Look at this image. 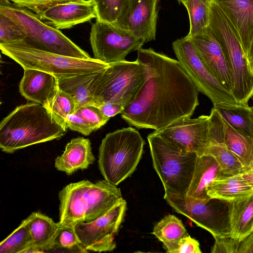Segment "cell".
Masks as SVG:
<instances>
[{"instance_id": "obj_1", "label": "cell", "mask_w": 253, "mask_h": 253, "mask_svg": "<svg viewBox=\"0 0 253 253\" xmlns=\"http://www.w3.org/2000/svg\"><path fill=\"white\" fill-rule=\"evenodd\" d=\"M136 60L144 68L145 82L122 118L136 128L156 130L191 117L199 104V91L178 61L142 47Z\"/></svg>"}, {"instance_id": "obj_2", "label": "cell", "mask_w": 253, "mask_h": 253, "mask_svg": "<svg viewBox=\"0 0 253 253\" xmlns=\"http://www.w3.org/2000/svg\"><path fill=\"white\" fill-rule=\"evenodd\" d=\"M67 129L43 105L31 102L17 106L0 124V148L13 153L26 147L58 139Z\"/></svg>"}, {"instance_id": "obj_3", "label": "cell", "mask_w": 253, "mask_h": 253, "mask_svg": "<svg viewBox=\"0 0 253 253\" xmlns=\"http://www.w3.org/2000/svg\"><path fill=\"white\" fill-rule=\"evenodd\" d=\"M120 189L106 180H84L70 183L59 192L61 226L73 227L105 213L122 199Z\"/></svg>"}, {"instance_id": "obj_4", "label": "cell", "mask_w": 253, "mask_h": 253, "mask_svg": "<svg viewBox=\"0 0 253 253\" xmlns=\"http://www.w3.org/2000/svg\"><path fill=\"white\" fill-rule=\"evenodd\" d=\"M209 28L220 44L230 71L232 94L241 105L248 106L253 96V71L235 29L213 1Z\"/></svg>"}, {"instance_id": "obj_5", "label": "cell", "mask_w": 253, "mask_h": 253, "mask_svg": "<svg viewBox=\"0 0 253 253\" xmlns=\"http://www.w3.org/2000/svg\"><path fill=\"white\" fill-rule=\"evenodd\" d=\"M0 48L2 53L13 59L24 69L43 71L57 79L101 71L109 65L94 58L80 59L42 50L23 40L0 43Z\"/></svg>"}, {"instance_id": "obj_6", "label": "cell", "mask_w": 253, "mask_h": 253, "mask_svg": "<svg viewBox=\"0 0 253 253\" xmlns=\"http://www.w3.org/2000/svg\"><path fill=\"white\" fill-rule=\"evenodd\" d=\"M145 142L132 127L106 135L99 148L98 166L104 180L117 186L135 170Z\"/></svg>"}, {"instance_id": "obj_7", "label": "cell", "mask_w": 253, "mask_h": 253, "mask_svg": "<svg viewBox=\"0 0 253 253\" xmlns=\"http://www.w3.org/2000/svg\"><path fill=\"white\" fill-rule=\"evenodd\" d=\"M147 138L154 168L165 193L186 196L197 155L178 149L153 132Z\"/></svg>"}, {"instance_id": "obj_8", "label": "cell", "mask_w": 253, "mask_h": 253, "mask_svg": "<svg viewBox=\"0 0 253 253\" xmlns=\"http://www.w3.org/2000/svg\"><path fill=\"white\" fill-rule=\"evenodd\" d=\"M0 14L19 25L26 34L23 41L36 48L74 58H92L59 30L45 24L29 10L9 4H0Z\"/></svg>"}, {"instance_id": "obj_9", "label": "cell", "mask_w": 253, "mask_h": 253, "mask_svg": "<svg viewBox=\"0 0 253 253\" xmlns=\"http://www.w3.org/2000/svg\"><path fill=\"white\" fill-rule=\"evenodd\" d=\"M145 82L144 68L137 60H126L109 64L98 82L94 95V105L106 102L129 104Z\"/></svg>"}, {"instance_id": "obj_10", "label": "cell", "mask_w": 253, "mask_h": 253, "mask_svg": "<svg viewBox=\"0 0 253 253\" xmlns=\"http://www.w3.org/2000/svg\"><path fill=\"white\" fill-rule=\"evenodd\" d=\"M164 199L177 212L216 237L230 234L229 202L214 198L199 200L165 193Z\"/></svg>"}, {"instance_id": "obj_11", "label": "cell", "mask_w": 253, "mask_h": 253, "mask_svg": "<svg viewBox=\"0 0 253 253\" xmlns=\"http://www.w3.org/2000/svg\"><path fill=\"white\" fill-rule=\"evenodd\" d=\"M172 46L182 68L198 91L206 95L213 106L223 103L241 105L207 69L190 39L185 37L177 39Z\"/></svg>"}, {"instance_id": "obj_12", "label": "cell", "mask_w": 253, "mask_h": 253, "mask_svg": "<svg viewBox=\"0 0 253 253\" xmlns=\"http://www.w3.org/2000/svg\"><path fill=\"white\" fill-rule=\"evenodd\" d=\"M90 42L94 58L107 64L125 60L145 43L114 23L97 20L91 25Z\"/></svg>"}, {"instance_id": "obj_13", "label": "cell", "mask_w": 253, "mask_h": 253, "mask_svg": "<svg viewBox=\"0 0 253 253\" xmlns=\"http://www.w3.org/2000/svg\"><path fill=\"white\" fill-rule=\"evenodd\" d=\"M126 209V203L122 199L93 220L73 226L79 241L88 252H111L116 248L115 236L124 220Z\"/></svg>"}, {"instance_id": "obj_14", "label": "cell", "mask_w": 253, "mask_h": 253, "mask_svg": "<svg viewBox=\"0 0 253 253\" xmlns=\"http://www.w3.org/2000/svg\"><path fill=\"white\" fill-rule=\"evenodd\" d=\"M210 116L202 115L184 118L153 132L182 151L201 156L210 143Z\"/></svg>"}, {"instance_id": "obj_15", "label": "cell", "mask_w": 253, "mask_h": 253, "mask_svg": "<svg viewBox=\"0 0 253 253\" xmlns=\"http://www.w3.org/2000/svg\"><path fill=\"white\" fill-rule=\"evenodd\" d=\"M159 0H128L114 23L145 42L156 39Z\"/></svg>"}, {"instance_id": "obj_16", "label": "cell", "mask_w": 253, "mask_h": 253, "mask_svg": "<svg viewBox=\"0 0 253 253\" xmlns=\"http://www.w3.org/2000/svg\"><path fill=\"white\" fill-rule=\"evenodd\" d=\"M210 143H222L248 169L253 163V139L230 126L213 107L209 115Z\"/></svg>"}, {"instance_id": "obj_17", "label": "cell", "mask_w": 253, "mask_h": 253, "mask_svg": "<svg viewBox=\"0 0 253 253\" xmlns=\"http://www.w3.org/2000/svg\"><path fill=\"white\" fill-rule=\"evenodd\" d=\"M187 38L192 42L207 69L232 93L233 83L226 59L209 27L204 32Z\"/></svg>"}, {"instance_id": "obj_18", "label": "cell", "mask_w": 253, "mask_h": 253, "mask_svg": "<svg viewBox=\"0 0 253 253\" xmlns=\"http://www.w3.org/2000/svg\"><path fill=\"white\" fill-rule=\"evenodd\" d=\"M45 24L58 30L67 29L96 18L91 0H78L54 5L39 16Z\"/></svg>"}, {"instance_id": "obj_19", "label": "cell", "mask_w": 253, "mask_h": 253, "mask_svg": "<svg viewBox=\"0 0 253 253\" xmlns=\"http://www.w3.org/2000/svg\"><path fill=\"white\" fill-rule=\"evenodd\" d=\"M19 88L26 99L47 109L53 101L59 86L57 79L53 75L38 70L25 69Z\"/></svg>"}, {"instance_id": "obj_20", "label": "cell", "mask_w": 253, "mask_h": 253, "mask_svg": "<svg viewBox=\"0 0 253 253\" xmlns=\"http://www.w3.org/2000/svg\"><path fill=\"white\" fill-rule=\"evenodd\" d=\"M238 33L247 56L253 37V0H212Z\"/></svg>"}, {"instance_id": "obj_21", "label": "cell", "mask_w": 253, "mask_h": 253, "mask_svg": "<svg viewBox=\"0 0 253 253\" xmlns=\"http://www.w3.org/2000/svg\"><path fill=\"white\" fill-rule=\"evenodd\" d=\"M95 160L89 139L80 137L66 144L62 154L55 159L54 166L58 170L71 175L86 169Z\"/></svg>"}, {"instance_id": "obj_22", "label": "cell", "mask_w": 253, "mask_h": 253, "mask_svg": "<svg viewBox=\"0 0 253 253\" xmlns=\"http://www.w3.org/2000/svg\"><path fill=\"white\" fill-rule=\"evenodd\" d=\"M105 70L57 79L59 89L70 94L73 98L76 111L85 106L94 105L95 92Z\"/></svg>"}, {"instance_id": "obj_23", "label": "cell", "mask_w": 253, "mask_h": 253, "mask_svg": "<svg viewBox=\"0 0 253 253\" xmlns=\"http://www.w3.org/2000/svg\"><path fill=\"white\" fill-rule=\"evenodd\" d=\"M221 175L219 166L212 156L197 155L193 175L186 196L199 200L210 199L207 194V188Z\"/></svg>"}, {"instance_id": "obj_24", "label": "cell", "mask_w": 253, "mask_h": 253, "mask_svg": "<svg viewBox=\"0 0 253 253\" xmlns=\"http://www.w3.org/2000/svg\"><path fill=\"white\" fill-rule=\"evenodd\" d=\"M30 233L33 246L29 253L51 250L53 242L60 226L51 218L39 212H32L25 219Z\"/></svg>"}, {"instance_id": "obj_25", "label": "cell", "mask_w": 253, "mask_h": 253, "mask_svg": "<svg viewBox=\"0 0 253 253\" xmlns=\"http://www.w3.org/2000/svg\"><path fill=\"white\" fill-rule=\"evenodd\" d=\"M230 236L241 240L251 232L253 225V193L229 202Z\"/></svg>"}, {"instance_id": "obj_26", "label": "cell", "mask_w": 253, "mask_h": 253, "mask_svg": "<svg viewBox=\"0 0 253 253\" xmlns=\"http://www.w3.org/2000/svg\"><path fill=\"white\" fill-rule=\"evenodd\" d=\"M207 192L211 198L232 202L253 193V188L239 174L218 176L208 185Z\"/></svg>"}, {"instance_id": "obj_27", "label": "cell", "mask_w": 253, "mask_h": 253, "mask_svg": "<svg viewBox=\"0 0 253 253\" xmlns=\"http://www.w3.org/2000/svg\"><path fill=\"white\" fill-rule=\"evenodd\" d=\"M152 233L169 253H175L181 240L189 235L181 220L170 214L155 225Z\"/></svg>"}, {"instance_id": "obj_28", "label": "cell", "mask_w": 253, "mask_h": 253, "mask_svg": "<svg viewBox=\"0 0 253 253\" xmlns=\"http://www.w3.org/2000/svg\"><path fill=\"white\" fill-rule=\"evenodd\" d=\"M213 107L230 126L253 139V107L223 103Z\"/></svg>"}, {"instance_id": "obj_29", "label": "cell", "mask_w": 253, "mask_h": 253, "mask_svg": "<svg viewBox=\"0 0 253 253\" xmlns=\"http://www.w3.org/2000/svg\"><path fill=\"white\" fill-rule=\"evenodd\" d=\"M203 155H211L216 160L220 169L221 176L239 174L247 169L239 159L222 143H210Z\"/></svg>"}, {"instance_id": "obj_30", "label": "cell", "mask_w": 253, "mask_h": 253, "mask_svg": "<svg viewBox=\"0 0 253 253\" xmlns=\"http://www.w3.org/2000/svg\"><path fill=\"white\" fill-rule=\"evenodd\" d=\"M212 2V0H188L184 5L190 21V30L186 37H191L206 30L210 24Z\"/></svg>"}, {"instance_id": "obj_31", "label": "cell", "mask_w": 253, "mask_h": 253, "mask_svg": "<svg viewBox=\"0 0 253 253\" xmlns=\"http://www.w3.org/2000/svg\"><path fill=\"white\" fill-rule=\"evenodd\" d=\"M33 241L27 223L23 220L0 244V253H29Z\"/></svg>"}, {"instance_id": "obj_32", "label": "cell", "mask_w": 253, "mask_h": 253, "mask_svg": "<svg viewBox=\"0 0 253 253\" xmlns=\"http://www.w3.org/2000/svg\"><path fill=\"white\" fill-rule=\"evenodd\" d=\"M47 109L53 119L67 130L66 120L68 115L76 111L75 102L72 97L59 89Z\"/></svg>"}, {"instance_id": "obj_33", "label": "cell", "mask_w": 253, "mask_h": 253, "mask_svg": "<svg viewBox=\"0 0 253 253\" xmlns=\"http://www.w3.org/2000/svg\"><path fill=\"white\" fill-rule=\"evenodd\" d=\"M96 20L114 23L120 17L128 0H91Z\"/></svg>"}, {"instance_id": "obj_34", "label": "cell", "mask_w": 253, "mask_h": 253, "mask_svg": "<svg viewBox=\"0 0 253 253\" xmlns=\"http://www.w3.org/2000/svg\"><path fill=\"white\" fill-rule=\"evenodd\" d=\"M57 249L71 252H88L79 241L73 227L69 226L60 225L53 242L52 250Z\"/></svg>"}, {"instance_id": "obj_35", "label": "cell", "mask_w": 253, "mask_h": 253, "mask_svg": "<svg viewBox=\"0 0 253 253\" xmlns=\"http://www.w3.org/2000/svg\"><path fill=\"white\" fill-rule=\"evenodd\" d=\"M24 30L8 17L0 14V43L19 42L26 38Z\"/></svg>"}, {"instance_id": "obj_36", "label": "cell", "mask_w": 253, "mask_h": 253, "mask_svg": "<svg viewBox=\"0 0 253 253\" xmlns=\"http://www.w3.org/2000/svg\"><path fill=\"white\" fill-rule=\"evenodd\" d=\"M76 0H3L0 4L25 8L40 16L44 11L54 5Z\"/></svg>"}, {"instance_id": "obj_37", "label": "cell", "mask_w": 253, "mask_h": 253, "mask_svg": "<svg viewBox=\"0 0 253 253\" xmlns=\"http://www.w3.org/2000/svg\"><path fill=\"white\" fill-rule=\"evenodd\" d=\"M75 112L86 120L94 131L105 125L110 119L103 114L99 107L94 105L82 107Z\"/></svg>"}, {"instance_id": "obj_38", "label": "cell", "mask_w": 253, "mask_h": 253, "mask_svg": "<svg viewBox=\"0 0 253 253\" xmlns=\"http://www.w3.org/2000/svg\"><path fill=\"white\" fill-rule=\"evenodd\" d=\"M67 128L77 131L84 135H88L94 130L90 125L77 113L68 116L66 120Z\"/></svg>"}, {"instance_id": "obj_39", "label": "cell", "mask_w": 253, "mask_h": 253, "mask_svg": "<svg viewBox=\"0 0 253 253\" xmlns=\"http://www.w3.org/2000/svg\"><path fill=\"white\" fill-rule=\"evenodd\" d=\"M199 242L190 236L181 240L175 253H201Z\"/></svg>"}, {"instance_id": "obj_40", "label": "cell", "mask_w": 253, "mask_h": 253, "mask_svg": "<svg viewBox=\"0 0 253 253\" xmlns=\"http://www.w3.org/2000/svg\"><path fill=\"white\" fill-rule=\"evenodd\" d=\"M99 108L106 117L110 118L121 114L125 108L119 104L106 102L100 106Z\"/></svg>"}, {"instance_id": "obj_41", "label": "cell", "mask_w": 253, "mask_h": 253, "mask_svg": "<svg viewBox=\"0 0 253 253\" xmlns=\"http://www.w3.org/2000/svg\"><path fill=\"white\" fill-rule=\"evenodd\" d=\"M237 253H253V231L239 241Z\"/></svg>"}, {"instance_id": "obj_42", "label": "cell", "mask_w": 253, "mask_h": 253, "mask_svg": "<svg viewBox=\"0 0 253 253\" xmlns=\"http://www.w3.org/2000/svg\"><path fill=\"white\" fill-rule=\"evenodd\" d=\"M241 176L247 183L253 188V169L250 168L241 173Z\"/></svg>"}, {"instance_id": "obj_43", "label": "cell", "mask_w": 253, "mask_h": 253, "mask_svg": "<svg viewBox=\"0 0 253 253\" xmlns=\"http://www.w3.org/2000/svg\"><path fill=\"white\" fill-rule=\"evenodd\" d=\"M247 57L250 66L253 71V37L252 40L248 53L247 54Z\"/></svg>"}, {"instance_id": "obj_44", "label": "cell", "mask_w": 253, "mask_h": 253, "mask_svg": "<svg viewBox=\"0 0 253 253\" xmlns=\"http://www.w3.org/2000/svg\"><path fill=\"white\" fill-rule=\"evenodd\" d=\"M177 0V1H178L179 3H182V4H183L184 5H185L186 4V3H187V1H188V0Z\"/></svg>"}, {"instance_id": "obj_45", "label": "cell", "mask_w": 253, "mask_h": 253, "mask_svg": "<svg viewBox=\"0 0 253 253\" xmlns=\"http://www.w3.org/2000/svg\"><path fill=\"white\" fill-rule=\"evenodd\" d=\"M251 168L253 169V163L252 166Z\"/></svg>"}, {"instance_id": "obj_46", "label": "cell", "mask_w": 253, "mask_h": 253, "mask_svg": "<svg viewBox=\"0 0 253 253\" xmlns=\"http://www.w3.org/2000/svg\"><path fill=\"white\" fill-rule=\"evenodd\" d=\"M252 231H253V227H252V230H251V232ZM251 232H250V233H251Z\"/></svg>"}, {"instance_id": "obj_47", "label": "cell", "mask_w": 253, "mask_h": 253, "mask_svg": "<svg viewBox=\"0 0 253 253\" xmlns=\"http://www.w3.org/2000/svg\"><path fill=\"white\" fill-rule=\"evenodd\" d=\"M3 0H0V2H1V1H3Z\"/></svg>"}]
</instances>
